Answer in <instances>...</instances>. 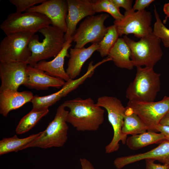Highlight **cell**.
I'll return each instance as SVG.
<instances>
[{"label": "cell", "mask_w": 169, "mask_h": 169, "mask_svg": "<svg viewBox=\"0 0 169 169\" xmlns=\"http://www.w3.org/2000/svg\"><path fill=\"white\" fill-rule=\"evenodd\" d=\"M62 104L70 110L67 122L78 131H96L103 123L104 110L96 105L90 98L77 97L66 100Z\"/></svg>", "instance_id": "1"}, {"label": "cell", "mask_w": 169, "mask_h": 169, "mask_svg": "<svg viewBox=\"0 0 169 169\" xmlns=\"http://www.w3.org/2000/svg\"><path fill=\"white\" fill-rule=\"evenodd\" d=\"M38 32L44 37L43 41L40 42L38 36L34 34L28 44L32 54L27 62L33 66L40 61L55 57L61 51L65 43L64 33L52 25L45 27Z\"/></svg>", "instance_id": "2"}, {"label": "cell", "mask_w": 169, "mask_h": 169, "mask_svg": "<svg viewBox=\"0 0 169 169\" xmlns=\"http://www.w3.org/2000/svg\"><path fill=\"white\" fill-rule=\"evenodd\" d=\"M135 79L128 86L126 97L129 101L149 102L154 101L161 90V74L153 68L137 66Z\"/></svg>", "instance_id": "3"}, {"label": "cell", "mask_w": 169, "mask_h": 169, "mask_svg": "<svg viewBox=\"0 0 169 169\" xmlns=\"http://www.w3.org/2000/svg\"><path fill=\"white\" fill-rule=\"evenodd\" d=\"M123 38L130 47L134 66L153 68L162 57L161 40L152 33L136 42L125 35Z\"/></svg>", "instance_id": "4"}, {"label": "cell", "mask_w": 169, "mask_h": 169, "mask_svg": "<svg viewBox=\"0 0 169 169\" xmlns=\"http://www.w3.org/2000/svg\"><path fill=\"white\" fill-rule=\"evenodd\" d=\"M61 105L58 107L53 120L35 140L28 145V147L47 148L63 146L68 139V126L67 123L69 111Z\"/></svg>", "instance_id": "5"}, {"label": "cell", "mask_w": 169, "mask_h": 169, "mask_svg": "<svg viewBox=\"0 0 169 169\" xmlns=\"http://www.w3.org/2000/svg\"><path fill=\"white\" fill-rule=\"evenodd\" d=\"M96 104L107 110L108 120L113 128L112 139L105 148V153H111L118 150L120 141L123 144L126 143L127 136H125L121 131L125 107L116 97L107 96L98 98Z\"/></svg>", "instance_id": "6"}, {"label": "cell", "mask_w": 169, "mask_h": 169, "mask_svg": "<svg viewBox=\"0 0 169 169\" xmlns=\"http://www.w3.org/2000/svg\"><path fill=\"white\" fill-rule=\"evenodd\" d=\"M46 16L37 12L13 13L9 14L0 27L6 35L16 33L33 34L52 24Z\"/></svg>", "instance_id": "7"}, {"label": "cell", "mask_w": 169, "mask_h": 169, "mask_svg": "<svg viewBox=\"0 0 169 169\" xmlns=\"http://www.w3.org/2000/svg\"><path fill=\"white\" fill-rule=\"evenodd\" d=\"M33 34L16 33L6 35L0 43V62H27L32 54L28 44Z\"/></svg>", "instance_id": "8"}, {"label": "cell", "mask_w": 169, "mask_h": 169, "mask_svg": "<svg viewBox=\"0 0 169 169\" xmlns=\"http://www.w3.org/2000/svg\"><path fill=\"white\" fill-rule=\"evenodd\" d=\"M109 17L106 13L86 17L72 36L73 41L76 43L74 48L84 47L89 43L100 42L107 32L104 23Z\"/></svg>", "instance_id": "9"}, {"label": "cell", "mask_w": 169, "mask_h": 169, "mask_svg": "<svg viewBox=\"0 0 169 169\" xmlns=\"http://www.w3.org/2000/svg\"><path fill=\"white\" fill-rule=\"evenodd\" d=\"M123 15L121 20L114 22L119 36L133 34L141 38L152 33L151 26L152 16L150 12L145 10L136 12L132 9L125 11Z\"/></svg>", "instance_id": "10"}, {"label": "cell", "mask_w": 169, "mask_h": 169, "mask_svg": "<svg viewBox=\"0 0 169 169\" xmlns=\"http://www.w3.org/2000/svg\"><path fill=\"white\" fill-rule=\"evenodd\" d=\"M127 106L131 108L146 125L147 131L157 132L156 126L169 112V96L161 100L149 102L129 101Z\"/></svg>", "instance_id": "11"}, {"label": "cell", "mask_w": 169, "mask_h": 169, "mask_svg": "<svg viewBox=\"0 0 169 169\" xmlns=\"http://www.w3.org/2000/svg\"><path fill=\"white\" fill-rule=\"evenodd\" d=\"M93 64V61L89 63L87 70L83 75L76 79H71L66 82L61 89L59 91L44 96L34 95L31 101L33 108H49L77 88L87 78L91 77L94 74L95 69L100 65L99 62L94 65Z\"/></svg>", "instance_id": "12"}, {"label": "cell", "mask_w": 169, "mask_h": 169, "mask_svg": "<svg viewBox=\"0 0 169 169\" xmlns=\"http://www.w3.org/2000/svg\"><path fill=\"white\" fill-rule=\"evenodd\" d=\"M27 62H0V91H18L25 84L27 76Z\"/></svg>", "instance_id": "13"}, {"label": "cell", "mask_w": 169, "mask_h": 169, "mask_svg": "<svg viewBox=\"0 0 169 169\" xmlns=\"http://www.w3.org/2000/svg\"><path fill=\"white\" fill-rule=\"evenodd\" d=\"M68 10L67 0H45L25 12H37L45 15L51 20L53 26L66 33L67 30L66 20Z\"/></svg>", "instance_id": "14"}, {"label": "cell", "mask_w": 169, "mask_h": 169, "mask_svg": "<svg viewBox=\"0 0 169 169\" xmlns=\"http://www.w3.org/2000/svg\"><path fill=\"white\" fill-rule=\"evenodd\" d=\"M68 7L66 18L67 30L64 34L65 42L75 33L78 23L86 17L94 15L92 0H67Z\"/></svg>", "instance_id": "15"}, {"label": "cell", "mask_w": 169, "mask_h": 169, "mask_svg": "<svg viewBox=\"0 0 169 169\" xmlns=\"http://www.w3.org/2000/svg\"><path fill=\"white\" fill-rule=\"evenodd\" d=\"M73 41L71 36L65 43L61 51L53 59L49 61H40L33 67L51 76L60 78L66 82L69 81L71 79L64 69V64L65 57H69L68 50L72 46Z\"/></svg>", "instance_id": "16"}, {"label": "cell", "mask_w": 169, "mask_h": 169, "mask_svg": "<svg viewBox=\"0 0 169 169\" xmlns=\"http://www.w3.org/2000/svg\"><path fill=\"white\" fill-rule=\"evenodd\" d=\"M65 82L62 79L51 76L42 70L28 65L26 80L23 85L37 90H46L50 87L59 89Z\"/></svg>", "instance_id": "17"}, {"label": "cell", "mask_w": 169, "mask_h": 169, "mask_svg": "<svg viewBox=\"0 0 169 169\" xmlns=\"http://www.w3.org/2000/svg\"><path fill=\"white\" fill-rule=\"evenodd\" d=\"M34 95L30 91L18 92L10 90L0 91V113L7 117L11 110L22 107L31 102Z\"/></svg>", "instance_id": "18"}, {"label": "cell", "mask_w": 169, "mask_h": 169, "mask_svg": "<svg viewBox=\"0 0 169 169\" xmlns=\"http://www.w3.org/2000/svg\"><path fill=\"white\" fill-rule=\"evenodd\" d=\"M99 47L98 43H94L87 48L70 49L66 71L71 79H73L79 75L83 64Z\"/></svg>", "instance_id": "19"}, {"label": "cell", "mask_w": 169, "mask_h": 169, "mask_svg": "<svg viewBox=\"0 0 169 169\" xmlns=\"http://www.w3.org/2000/svg\"><path fill=\"white\" fill-rule=\"evenodd\" d=\"M108 57L118 67L129 70L134 67L131 49L123 38H119Z\"/></svg>", "instance_id": "20"}, {"label": "cell", "mask_w": 169, "mask_h": 169, "mask_svg": "<svg viewBox=\"0 0 169 169\" xmlns=\"http://www.w3.org/2000/svg\"><path fill=\"white\" fill-rule=\"evenodd\" d=\"M147 127L139 116L131 108L126 106L121 131L125 136L141 134L146 132Z\"/></svg>", "instance_id": "21"}, {"label": "cell", "mask_w": 169, "mask_h": 169, "mask_svg": "<svg viewBox=\"0 0 169 169\" xmlns=\"http://www.w3.org/2000/svg\"><path fill=\"white\" fill-rule=\"evenodd\" d=\"M163 135L160 133L148 131L129 136L126 144L132 150H137L153 144L160 143L165 140Z\"/></svg>", "instance_id": "22"}, {"label": "cell", "mask_w": 169, "mask_h": 169, "mask_svg": "<svg viewBox=\"0 0 169 169\" xmlns=\"http://www.w3.org/2000/svg\"><path fill=\"white\" fill-rule=\"evenodd\" d=\"M42 132L24 138H19L15 135L12 137L4 138L0 141V155L11 152H18L26 148V147L37 139Z\"/></svg>", "instance_id": "23"}, {"label": "cell", "mask_w": 169, "mask_h": 169, "mask_svg": "<svg viewBox=\"0 0 169 169\" xmlns=\"http://www.w3.org/2000/svg\"><path fill=\"white\" fill-rule=\"evenodd\" d=\"M49 112L48 108H33L20 121L16 129V133L21 134L28 132Z\"/></svg>", "instance_id": "24"}, {"label": "cell", "mask_w": 169, "mask_h": 169, "mask_svg": "<svg viewBox=\"0 0 169 169\" xmlns=\"http://www.w3.org/2000/svg\"><path fill=\"white\" fill-rule=\"evenodd\" d=\"M107 28L106 33L98 43L99 47L97 51L102 57L108 56L119 36L117 27L115 25L108 26Z\"/></svg>", "instance_id": "25"}, {"label": "cell", "mask_w": 169, "mask_h": 169, "mask_svg": "<svg viewBox=\"0 0 169 169\" xmlns=\"http://www.w3.org/2000/svg\"><path fill=\"white\" fill-rule=\"evenodd\" d=\"M92 2L93 9L95 13L107 12L110 14L115 21H120L123 18L124 15L120 13V9L111 0H93Z\"/></svg>", "instance_id": "26"}, {"label": "cell", "mask_w": 169, "mask_h": 169, "mask_svg": "<svg viewBox=\"0 0 169 169\" xmlns=\"http://www.w3.org/2000/svg\"><path fill=\"white\" fill-rule=\"evenodd\" d=\"M154 6L156 21L154 24L152 33L161 39L165 47L169 48V29L162 23L155 5Z\"/></svg>", "instance_id": "27"}, {"label": "cell", "mask_w": 169, "mask_h": 169, "mask_svg": "<svg viewBox=\"0 0 169 169\" xmlns=\"http://www.w3.org/2000/svg\"><path fill=\"white\" fill-rule=\"evenodd\" d=\"M45 0H9L10 2L15 6L16 12L22 13L35 6V5L41 3Z\"/></svg>", "instance_id": "28"}, {"label": "cell", "mask_w": 169, "mask_h": 169, "mask_svg": "<svg viewBox=\"0 0 169 169\" xmlns=\"http://www.w3.org/2000/svg\"><path fill=\"white\" fill-rule=\"evenodd\" d=\"M113 4L118 8L122 7L125 11H129L132 9V0H111Z\"/></svg>", "instance_id": "29"}, {"label": "cell", "mask_w": 169, "mask_h": 169, "mask_svg": "<svg viewBox=\"0 0 169 169\" xmlns=\"http://www.w3.org/2000/svg\"><path fill=\"white\" fill-rule=\"evenodd\" d=\"M154 1V0H136L132 8V9L134 11L144 10L146 8H147Z\"/></svg>", "instance_id": "30"}, {"label": "cell", "mask_w": 169, "mask_h": 169, "mask_svg": "<svg viewBox=\"0 0 169 169\" xmlns=\"http://www.w3.org/2000/svg\"><path fill=\"white\" fill-rule=\"evenodd\" d=\"M145 160V169H168L169 165L155 163V160L152 159H146Z\"/></svg>", "instance_id": "31"}, {"label": "cell", "mask_w": 169, "mask_h": 169, "mask_svg": "<svg viewBox=\"0 0 169 169\" xmlns=\"http://www.w3.org/2000/svg\"><path fill=\"white\" fill-rule=\"evenodd\" d=\"M157 132H160L164 136L165 140L169 141V126L158 124L156 127Z\"/></svg>", "instance_id": "32"}, {"label": "cell", "mask_w": 169, "mask_h": 169, "mask_svg": "<svg viewBox=\"0 0 169 169\" xmlns=\"http://www.w3.org/2000/svg\"><path fill=\"white\" fill-rule=\"evenodd\" d=\"M79 161L82 169H95L92 163L85 158H81Z\"/></svg>", "instance_id": "33"}, {"label": "cell", "mask_w": 169, "mask_h": 169, "mask_svg": "<svg viewBox=\"0 0 169 169\" xmlns=\"http://www.w3.org/2000/svg\"><path fill=\"white\" fill-rule=\"evenodd\" d=\"M159 124L169 126V112L161 119Z\"/></svg>", "instance_id": "34"}, {"label": "cell", "mask_w": 169, "mask_h": 169, "mask_svg": "<svg viewBox=\"0 0 169 169\" xmlns=\"http://www.w3.org/2000/svg\"><path fill=\"white\" fill-rule=\"evenodd\" d=\"M163 12L166 16L167 18H169V3H165L163 6Z\"/></svg>", "instance_id": "35"}, {"label": "cell", "mask_w": 169, "mask_h": 169, "mask_svg": "<svg viewBox=\"0 0 169 169\" xmlns=\"http://www.w3.org/2000/svg\"><path fill=\"white\" fill-rule=\"evenodd\" d=\"M168 169H169V168Z\"/></svg>", "instance_id": "36"}]
</instances>
